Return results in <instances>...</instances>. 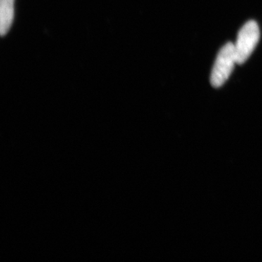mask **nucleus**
<instances>
[{
  "label": "nucleus",
  "instance_id": "f03ea898",
  "mask_svg": "<svg viewBox=\"0 0 262 262\" xmlns=\"http://www.w3.org/2000/svg\"><path fill=\"white\" fill-rule=\"evenodd\" d=\"M236 63L234 45L227 42L219 52L212 70L211 83L214 88H220L228 80Z\"/></svg>",
  "mask_w": 262,
  "mask_h": 262
},
{
  "label": "nucleus",
  "instance_id": "7ed1b4c3",
  "mask_svg": "<svg viewBox=\"0 0 262 262\" xmlns=\"http://www.w3.org/2000/svg\"><path fill=\"white\" fill-rule=\"evenodd\" d=\"M15 0H0V33L6 35L14 18Z\"/></svg>",
  "mask_w": 262,
  "mask_h": 262
},
{
  "label": "nucleus",
  "instance_id": "f257e3e1",
  "mask_svg": "<svg viewBox=\"0 0 262 262\" xmlns=\"http://www.w3.org/2000/svg\"><path fill=\"white\" fill-rule=\"evenodd\" d=\"M260 32L258 24L249 20L241 29L234 45L236 63L243 64L247 61L259 40Z\"/></svg>",
  "mask_w": 262,
  "mask_h": 262
}]
</instances>
